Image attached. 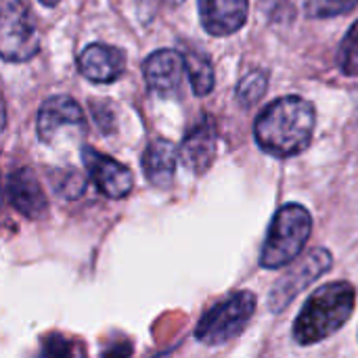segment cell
I'll list each match as a JSON object with an SVG mask.
<instances>
[{"label": "cell", "mask_w": 358, "mask_h": 358, "mask_svg": "<svg viewBox=\"0 0 358 358\" xmlns=\"http://www.w3.org/2000/svg\"><path fill=\"white\" fill-rule=\"evenodd\" d=\"M315 124L317 111L313 103L298 94H287L275 99L258 113L254 136L264 153L294 157L310 145Z\"/></svg>", "instance_id": "6da1fadb"}, {"label": "cell", "mask_w": 358, "mask_h": 358, "mask_svg": "<svg viewBox=\"0 0 358 358\" xmlns=\"http://www.w3.org/2000/svg\"><path fill=\"white\" fill-rule=\"evenodd\" d=\"M357 289L348 281H331L310 294L294 321V340L300 346H315L340 331L352 317Z\"/></svg>", "instance_id": "7a4b0ae2"}, {"label": "cell", "mask_w": 358, "mask_h": 358, "mask_svg": "<svg viewBox=\"0 0 358 358\" xmlns=\"http://www.w3.org/2000/svg\"><path fill=\"white\" fill-rule=\"evenodd\" d=\"M313 233V216L300 203H285L273 216L266 241L260 254V266L275 271L283 268L302 254Z\"/></svg>", "instance_id": "3957f363"}, {"label": "cell", "mask_w": 358, "mask_h": 358, "mask_svg": "<svg viewBox=\"0 0 358 358\" xmlns=\"http://www.w3.org/2000/svg\"><path fill=\"white\" fill-rule=\"evenodd\" d=\"M258 298L254 292L241 289L212 306L195 327V340L206 346H224L239 338L256 313Z\"/></svg>", "instance_id": "277c9868"}, {"label": "cell", "mask_w": 358, "mask_h": 358, "mask_svg": "<svg viewBox=\"0 0 358 358\" xmlns=\"http://www.w3.org/2000/svg\"><path fill=\"white\" fill-rule=\"evenodd\" d=\"M40 50L36 19L27 0H2L0 55L8 63L29 61Z\"/></svg>", "instance_id": "5b68a950"}, {"label": "cell", "mask_w": 358, "mask_h": 358, "mask_svg": "<svg viewBox=\"0 0 358 358\" xmlns=\"http://www.w3.org/2000/svg\"><path fill=\"white\" fill-rule=\"evenodd\" d=\"M334 264V256L325 248H315L310 254H306L302 260H298L294 266L287 268V273L275 283L268 304L273 313H281L287 308L300 292H304L308 285H313L323 273H327Z\"/></svg>", "instance_id": "8992f818"}, {"label": "cell", "mask_w": 358, "mask_h": 358, "mask_svg": "<svg viewBox=\"0 0 358 358\" xmlns=\"http://www.w3.org/2000/svg\"><path fill=\"white\" fill-rule=\"evenodd\" d=\"M63 130H78L80 134H86V120L82 107L71 96L55 94L40 105L36 132L44 145H52Z\"/></svg>", "instance_id": "52a82bcc"}, {"label": "cell", "mask_w": 358, "mask_h": 358, "mask_svg": "<svg viewBox=\"0 0 358 358\" xmlns=\"http://www.w3.org/2000/svg\"><path fill=\"white\" fill-rule=\"evenodd\" d=\"M82 162H84V168L88 170V176L92 178V182L105 197L124 199L132 191L134 187L132 172L117 159L105 153H99L92 147H84Z\"/></svg>", "instance_id": "ba28073f"}, {"label": "cell", "mask_w": 358, "mask_h": 358, "mask_svg": "<svg viewBox=\"0 0 358 358\" xmlns=\"http://www.w3.org/2000/svg\"><path fill=\"white\" fill-rule=\"evenodd\" d=\"M143 73L147 86L159 96H178L187 73L185 55L172 48H159L145 59Z\"/></svg>", "instance_id": "9c48e42d"}, {"label": "cell", "mask_w": 358, "mask_h": 358, "mask_svg": "<svg viewBox=\"0 0 358 358\" xmlns=\"http://www.w3.org/2000/svg\"><path fill=\"white\" fill-rule=\"evenodd\" d=\"M6 199L27 220H42L48 214V199L29 168H17L6 176Z\"/></svg>", "instance_id": "30bf717a"}, {"label": "cell", "mask_w": 358, "mask_h": 358, "mask_svg": "<svg viewBox=\"0 0 358 358\" xmlns=\"http://www.w3.org/2000/svg\"><path fill=\"white\" fill-rule=\"evenodd\" d=\"M216 151H218L216 124L212 117L206 115L187 132V136L180 145V159H182L185 168H189L193 174L201 176L212 168Z\"/></svg>", "instance_id": "8fae6325"}, {"label": "cell", "mask_w": 358, "mask_h": 358, "mask_svg": "<svg viewBox=\"0 0 358 358\" xmlns=\"http://www.w3.org/2000/svg\"><path fill=\"white\" fill-rule=\"evenodd\" d=\"M80 73L94 84H111L126 69V55L117 46L92 42L78 57Z\"/></svg>", "instance_id": "7c38bea8"}, {"label": "cell", "mask_w": 358, "mask_h": 358, "mask_svg": "<svg viewBox=\"0 0 358 358\" xmlns=\"http://www.w3.org/2000/svg\"><path fill=\"white\" fill-rule=\"evenodd\" d=\"M250 0H199V19L210 36H231L248 19Z\"/></svg>", "instance_id": "4fadbf2b"}, {"label": "cell", "mask_w": 358, "mask_h": 358, "mask_svg": "<svg viewBox=\"0 0 358 358\" xmlns=\"http://www.w3.org/2000/svg\"><path fill=\"white\" fill-rule=\"evenodd\" d=\"M178 157H180V153L174 143H170L166 138H157V141L149 143L143 153V172H145L149 185H153L155 189H162V191L170 189L174 182Z\"/></svg>", "instance_id": "5bb4252c"}, {"label": "cell", "mask_w": 358, "mask_h": 358, "mask_svg": "<svg viewBox=\"0 0 358 358\" xmlns=\"http://www.w3.org/2000/svg\"><path fill=\"white\" fill-rule=\"evenodd\" d=\"M185 65H187V76H189L193 92L197 96L210 94L216 84V76H214V67L210 59L197 50H189L185 52Z\"/></svg>", "instance_id": "9a60e30c"}, {"label": "cell", "mask_w": 358, "mask_h": 358, "mask_svg": "<svg viewBox=\"0 0 358 358\" xmlns=\"http://www.w3.org/2000/svg\"><path fill=\"white\" fill-rule=\"evenodd\" d=\"M266 86H268V76L266 71L262 69H256V71H250L237 86V99L243 107H250V105H256L264 92H266Z\"/></svg>", "instance_id": "2e32d148"}, {"label": "cell", "mask_w": 358, "mask_h": 358, "mask_svg": "<svg viewBox=\"0 0 358 358\" xmlns=\"http://www.w3.org/2000/svg\"><path fill=\"white\" fill-rule=\"evenodd\" d=\"M338 67L346 76H358V21L346 31L338 48Z\"/></svg>", "instance_id": "e0dca14e"}, {"label": "cell", "mask_w": 358, "mask_h": 358, "mask_svg": "<svg viewBox=\"0 0 358 358\" xmlns=\"http://www.w3.org/2000/svg\"><path fill=\"white\" fill-rule=\"evenodd\" d=\"M358 0H306V15L313 19H329L350 13Z\"/></svg>", "instance_id": "ac0fdd59"}, {"label": "cell", "mask_w": 358, "mask_h": 358, "mask_svg": "<svg viewBox=\"0 0 358 358\" xmlns=\"http://www.w3.org/2000/svg\"><path fill=\"white\" fill-rule=\"evenodd\" d=\"M71 344L73 342H67L59 336H52V342H44L42 355H46V357H71L73 355Z\"/></svg>", "instance_id": "d6986e66"}, {"label": "cell", "mask_w": 358, "mask_h": 358, "mask_svg": "<svg viewBox=\"0 0 358 358\" xmlns=\"http://www.w3.org/2000/svg\"><path fill=\"white\" fill-rule=\"evenodd\" d=\"M40 4H44V6L52 8V6H57V4H59V0H40Z\"/></svg>", "instance_id": "ffe728a7"}, {"label": "cell", "mask_w": 358, "mask_h": 358, "mask_svg": "<svg viewBox=\"0 0 358 358\" xmlns=\"http://www.w3.org/2000/svg\"><path fill=\"white\" fill-rule=\"evenodd\" d=\"M164 4H168V6H178V4H182L185 0H162Z\"/></svg>", "instance_id": "44dd1931"}]
</instances>
